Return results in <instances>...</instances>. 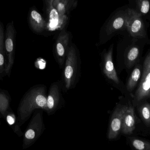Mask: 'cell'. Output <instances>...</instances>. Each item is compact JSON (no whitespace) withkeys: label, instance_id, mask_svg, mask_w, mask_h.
I'll use <instances>...</instances> for the list:
<instances>
[{"label":"cell","instance_id":"25","mask_svg":"<svg viewBox=\"0 0 150 150\" xmlns=\"http://www.w3.org/2000/svg\"><path fill=\"white\" fill-rule=\"evenodd\" d=\"M0 118H2V116L1 115V114H0Z\"/></svg>","mask_w":150,"mask_h":150},{"label":"cell","instance_id":"3","mask_svg":"<svg viewBox=\"0 0 150 150\" xmlns=\"http://www.w3.org/2000/svg\"><path fill=\"white\" fill-rule=\"evenodd\" d=\"M42 110H36L33 113L32 118L23 135L22 148L23 150L34 144L45 130Z\"/></svg>","mask_w":150,"mask_h":150},{"label":"cell","instance_id":"2","mask_svg":"<svg viewBox=\"0 0 150 150\" xmlns=\"http://www.w3.org/2000/svg\"><path fill=\"white\" fill-rule=\"evenodd\" d=\"M63 73V88L65 90L74 88L80 77L81 67L75 48L71 46L68 50Z\"/></svg>","mask_w":150,"mask_h":150},{"label":"cell","instance_id":"5","mask_svg":"<svg viewBox=\"0 0 150 150\" xmlns=\"http://www.w3.org/2000/svg\"><path fill=\"white\" fill-rule=\"evenodd\" d=\"M16 30L13 22L9 23L6 28L5 48L6 57V75L10 77L15 60V42Z\"/></svg>","mask_w":150,"mask_h":150},{"label":"cell","instance_id":"22","mask_svg":"<svg viewBox=\"0 0 150 150\" xmlns=\"http://www.w3.org/2000/svg\"><path fill=\"white\" fill-rule=\"evenodd\" d=\"M68 1L69 0H54L52 3V6L57 11L61 18H64Z\"/></svg>","mask_w":150,"mask_h":150},{"label":"cell","instance_id":"20","mask_svg":"<svg viewBox=\"0 0 150 150\" xmlns=\"http://www.w3.org/2000/svg\"><path fill=\"white\" fill-rule=\"evenodd\" d=\"M136 107L146 127L150 125V104L148 102H143L138 104Z\"/></svg>","mask_w":150,"mask_h":150},{"label":"cell","instance_id":"12","mask_svg":"<svg viewBox=\"0 0 150 150\" xmlns=\"http://www.w3.org/2000/svg\"><path fill=\"white\" fill-rule=\"evenodd\" d=\"M127 10L119 12L110 21L106 28V33L108 35L119 30L126 28Z\"/></svg>","mask_w":150,"mask_h":150},{"label":"cell","instance_id":"7","mask_svg":"<svg viewBox=\"0 0 150 150\" xmlns=\"http://www.w3.org/2000/svg\"><path fill=\"white\" fill-rule=\"evenodd\" d=\"M127 10L126 29L131 36L134 38L146 37L145 28L141 14L136 10L128 8Z\"/></svg>","mask_w":150,"mask_h":150},{"label":"cell","instance_id":"17","mask_svg":"<svg viewBox=\"0 0 150 150\" xmlns=\"http://www.w3.org/2000/svg\"><path fill=\"white\" fill-rule=\"evenodd\" d=\"M47 13L49 17V23L47 28L49 30H54L60 28L64 21V18H61L58 13L53 6H47Z\"/></svg>","mask_w":150,"mask_h":150},{"label":"cell","instance_id":"8","mask_svg":"<svg viewBox=\"0 0 150 150\" xmlns=\"http://www.w3.org/2000/svg\"><path fill=\"white\" fill-rule=\"evenodd\" d=\"M127 105L118 104L111 116L108 132V138L114 140L119 136L122 130L123 117Z\"/></svg>","mask_w":150,"mask_h":150},{"label":"cell","instance_id":"1","mask_svg":"<svg viewBox=\"0 0 150 150\" xmlns=\"http://www.w3.org/2000/svg\"><path fill=\"white\" fill-rule=\"evenodd\" d=\"M47 87L37 84L31 87L24 94L17 108V118L22 126L36 110L45 111L47 102Z\"/></svg>","mask_w":150,"mask_h":150},{"label":"cell","instance_id":"16","mask_svg":"<svg viewBox=\"0 0 150 150\" xmlns=\"http://www.w3.org/2000/svg\"><path fill=\"white\" fill-rule=\"evenodd\" d=\"M6 58L5 48V30L0 21V80L6 76Z\"/></svg>","mask_w":150,"mask_h":150},{"label":"cell","instance_id":"13","mask_svg":"<svg viewBox=\"0 0 150 150\" xmlns=\"http://www.w3.org/2000/svg\"><path fill=\"white\" fill-rule=\"evenodd\" d=\"M29 22L30 28L36 33H41L47 28V23L41 14L36 10L30 13Z\"/></svg>","mask_w":150,"mask_h":150},{"label":"cell","instance_id":"24","mask_svg":"<svg viewBox=\"0 0 150 150\" xmlns=\"http://www.w3.org/2000/svg\"><path fill=\"white\" fill-rule=\"evenodd\" d=\"M54 1V0H45V3H46V5L47 6H52V3H53Z\"/></svg>","mask_w":150,"mask_h":150},{"label":"cell","instance_id":"18","mask_svg":"<svg viewBox=\"0 0 150 150\" xmlns=\"http://www.w3.org/2000/svg\"><path fill=\"white\" fill-rule=\"evenodd\" d=\"M11 97L8 91L0 88V114L5 118L6 114L11 109Z\"/></svg>","mask_w":150,"mask_h":150},{"label":"cell","instance_id":"19","mask_svg":"<svg viewBox=\"0 0 150 150\" xmlns=\"http://www.w3.org/2000/svg\"><path fill=\"white\" fill-rule=\"evenodd\" d=\"M4 119L6 121L8 125L13 129L16 134L20 137L23 136V133L21 129V126L18 122L17 117L12 109L8 110L6 113Z\"/></svg>","mask_w":150,"mask_h":150},{"label":"cell","instance_id":"10","mask_svg":"<svg viewBox=\"0 0 150 150\" xmlns=\"http://www.w3.org/2000/svg\"><path fill=\"white\" fill-rule=\"evenodd\" d=\"M69 35L65 30L59 34L55 46V58L59 68L64 67L69 50Z\"/></svg>","mask_w":150,"mask_h":150},{"label":"cell","instance_id":"14","mask_svg":"<svg viewBox=\"0 0 150 150\" xmlns=\"http://www.w3.org/2000/svg\"><path fill=\"white\" fill-rule=\"evenodd\" d=\"M143 67L139 63L136 64L134 66L126 85V89L127 92L131 94L135 89L141 78Z\"/></svg>","mask_w":150,"mask_h":150},{"label":"cell","instance_id":"15","mask_svg":"<svg viewBox=\"0 0 150 150\" xmlns=\"http://www.w3.org/2000/svg\"><path fill=\"white\" fill-rule=\"evenodd\" d=\"M140 56V50L137 45H132L127 50L125 56V63L127 70H130L137 64Z\"/></svg>","mask_w":150,"mask_h":150},{"label":"cell","instance_id":"23","mask_svg":"<svg viewBox=\"0 0 150 150\" xmlns=\"http://www.w3.org/2000/svg\"><path fill=\"white\" fill-rule=\"evenodd\" d=\"M137 7L142 14H146L150 9L149 0H137Z\"/></svg>","mask_w":150,"mask_h":150},{"label":"cell","instance_id":"4","mask_svg":"<svg viewBox=\"0 0 150 150\" xmlns=\"http://www.w3.org/2000/svg\"><path fill=\"white\" fill-rule=\"evenodd\" d=\"M141 78L137 88L133 95L132 105L136 107L138 104L146 101L150 97V52L146 56L143 63Z\"/></svg>","mask_w":150,"mask_h":150},{"label":"cell","instance_id":"9","mask_svg":"<svg viewBox=\"0 0 150 150\" xmlns=\"http://www.w3.org/2000/svg\"><path fill=\"white\" fill-rule=\"evenodd\" d=\"M113 46L103 55L102 71L103 74L115 86L121 87L122 82L118 77L113 61Z\"/></svg>","mask_w":150,"mask_h":150},{"label":"cell","instance_id":"6","mask_svg":"<svg viewBox=\"0 0 150 150\" xmlns=\"http://www.w3.org/2000/svg\"><path fill=\"white\" fill-rule=\"evenodd\" d=\"M63 88V82L61 81H58L51 85L47 94L45 111L48 115H53L63 106L64 100L61 93Z\"/></svg>","mask_w":150,"mask_h":150},{"label":"cell","instance_id":"21","mask_svg":"<svg viewBox=\"0 0 150 150\" xmlns=\"http://www.w3.org/2000/svg\"><path fill=\"white\" fill-rule=\"evenodd\" d=\"M130 143L133 148L139 150H150V143L149 141L135 137L129 138Z\"/></svg>","mask_w":150,"mask_h":150},{"label":"cell","instance_id":"11","mask_svg":"<svg viewBox=\"0 0 150 150\" xmlns=\"http://www.w3.org/2000/svg\"><path fill=\"white\" fill-rule=\"evenodd\" d=\"M134 108L135 107L130 103L129 105H127L123 117L121 130V132L125 135H131L136 128L137 119Z\"/></svg>","mask_w":150,"mask_h":150}]
</instances>
